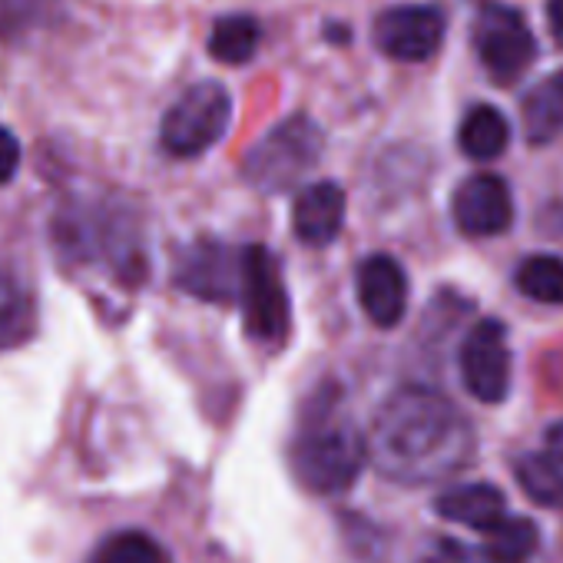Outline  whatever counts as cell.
<instances>
[{"mask_svg":"<svg viewBox=\"0 0 563 563\" xmlns=\"http://www.w3.org/2000/svg\"><path fill=\"white\" fill-rule=\"evenodd\" d=\"M322 130L312 117L296 113L272 126L242 159V176L258 192H286L306 179L322 156Z\"/></svg>","mask_w":563,"mask_h":563,"instance_id":"3957f363","label":"cell"},{"mask_svg":"<svg viewBox=\"0 0 563 563\" xmlns=\"http://www.w3.org/2000/svg\"><path fill=\"white\" fill-rule=\"evenodd\" d=\"M44 0H0V41H18L41 18Z\"/></svg>","mask_w":563,"mask_h":563,"instance_id":"7402d4cb","label":"cell"},{"mask_svg":"<svg viewBox=\"0 0 563 563\" xmlns=\"http://www.w3.org/2000/svg\"><path fill=\"white\" fill-rule=\"evenodd\" d=\"M365 441L372 467L408 487L454 477L477 448L467 415L441 391L421 385L391 391L375 411Z\"/></svg>","mask_w":563,"mask_h":563,"instance_id":"6da1fadb","label":"cell"},{"mask_svg":"<svg viewBox=\"0 0 563 563\" xmlns=\"http://www.w3.org/2000/svg\"><path fill=\"white\" fill-rule=\"evenodd\" d=\"M368 461V441L339 411V395L322 388L302 415L299 434L292 441V471L299 484L312 494L335 497L355 487Z\"/></svg>","mask_w":563,"mask_h":563,"instance_id":"7a4b0ae2","label":"cell"},{"mask_svg":"<svg viewBox=\"0 0 563 563\" xmlns=\"http://www.w3.org/2000/svg\"><path fill=\"white\" fill-rule=\"evenodd\" d=\"M37 329V306L31 292L11 275L8 268H0V352L24 345Z\"/></svg>","mask_w":563,"mask_h":563,"instance_id":"e0dca14e","label":"cell"},{"mask_svg":"<svg viewBox=\"0 0 563 563\" xmlns=\"http://www.w3.org/2000/svg\"><path fill=\"white\" fill-rule=\"evenodd\" d=\"M517 289L543 306H563V258L560 255H527L517 265Z\"/></svg>","mask_w":563,"mask_h":563,"instance_id":"ffe728a7","label":"cell"},{"mask_svg":"<svg viewBox=\"0 0 563 563\" xmlns=\"http://www.w3.org/2000/svg\"><path fill=\"white\" fill-rule=\"evenodd\" d=\"M457 368H461V382L471 398H477L484 405H500L510 391L507 329L497 319H481L461 342Z\"/></svg>","mask_w":563,"mask_h":563,"instance_id":"52a82bcc","label":"cell"},{"mask_svg":"<svg viewBox=\"0 0 563 563\" xmlns=\"http://www.w3.org/2000/svg\"><path fill=\"white\" fill-rule=\"evenodd\" d=\"M444 31L448 21L438 8L405 4V8H388L375 18L372 41L385 57L398 64H424L441 51Z\"/></svg>","mask_w":563,"mask_h":563,"instance_id":"ba28073f","label":"cell"},{"mask_svg":"<svg viewBox=\"0 0 563 563\" xmlns=\"http://www.w3.org/2000/svg\"><path fill=\"white\" fill-rule=\"evenodd\" d=\"M514 477L533 504L550 507V510L563 507V461L553 457L550 451L547 454H533V451L520 454L514 461Z\"/></svg>","mask_w":563,"mask_h":563,"instance_id":"ac0fdd59","label":"cell"},{"mask_svg":"<svg viewBox=\"0 0 563 563\" xmlns=\"http://www.w3.org/2000/svg\"><path fill=\"white\" fill-rule=\"evenodd\" d=\"M18 169H21V143L8 126H0V186L11 183Z\"/></svg>","mask_w":563,"mask_h":563,"instance_id":"603a6c76","label":"cell"},{"mask_svg":"<svg viewBox=\"0 0 563 563\" xmlns=\"http://www.w3.org/2000/svg\"><path fill=\"white\" fill-rule=\"evenodd\" d=\"M355 289H358L362 312L378 329H395L405 319V312H408V275H405L398 258H391L385 252L362 258L358 275H355Z\"/></svg>","mask_w":563,"mask_h":563,"instance_id":"8fae6325","label":"cell"},{"mask_svg":"<svg viewBox=\"0 0 563 563\" xmlns=\"http://www.w3.org/2000/svg\"><path fill=\"white\" fill-rule=\"evenodd\" d=\"M471 44H474L481 67L497 87L517 84L537 60L533 31L514 8H504V4H490L474 18Z\"/></svg>","mask_w":563,"mask_h":563,"instance_id":"8992f818","label":"cell"},{"mask_svg":"<svg viewBox=\"0 0 563 563\" xmlns=\"http://www.w3.org/2000/svg\"><path fill=\"white\" fill-rule=\"evenodd\" d=\"M540 530L527 517H504L500 523L481 530V540L474 547L454 543L457 560L467 563H530L537 553Z\"/></svg>","mask_w":563,"mask_h":563,"instance_id":"4fadbf2b","label":"cell"},{"mask_svg":"<svg viewBox=\"0 0 563 563\" xmlns=\"http://www.w3.org/2000/svg\"><path fill=\"white\" fill-rule=\"evenodd\" d=\"M232 123V97L222 84L202 80L189 87L163 117L159 140L169 156L192 159L212 150Z\"/></svg>","mask_w":563,"mask_h":563,"instance_id":"5b68a950","label":"cell"},{"mask_svg":"<svg viewBox=\"0 0 563 563\" xmlns=\"http://www.w3.org/2000/svg\"><path fill=\"white\" fill-rule=\"evenodd\" d=\"M454 225L471 239H494L514 225V192L497 173L467 176L451 199Z\"/></svg>","mask_w":563,"mask_h":563,"instance_id":"30bf717a","label":"cell"},{"mask_svg":"<svg viewBox=\"0 0 563 563\" xmlns=\"http://www.w3.org/2000/svg\"><path fill=\"white\" fill-rule=\"evenodd\" d=\"M242 322L252 342L265 349H282L292 329L289 289L282 278L278 258L265 245L242 249V286H239Z\"/></svg>","mask_w":563,"mask_h":563,"instance_id":"277c9868","label":"cell"},{"mask_svg":"<svg viewBox=\"0 0 563 563\" xmlns=\"http://www.w3.org/2000/svg\"><path fill=\"white\" fill-rule=\"evenodd\" d=\"M345 206L349 199L339 183L332 179L312 183L292 202V232L312 249L329 245L345 225Z\"/></svg>","mask_w":563,"mask_h":563,"instance_id":"7c38bea8","label":"cell"},{"mask_svg":"<svg viewBox=\"0 0 563 563\" xmlns=\"http://www.w3.org/2000/svg\"><path fill=\"white\" fill-rule=\"evenodd\" d=\"M258 44H262V27L249 14L219 18L212 24V31H209V54H212V60L229 64V67L249 64L255 57Z\"/></svg>","mask_w":563,"mask_h":563,"instance_id":"d6986e66","label":"cell"},{"mask_svg":"<svg viewBox=\"0 0 563 563\" xmlns=\"http://www.w3.org/2000/svg\"><path fill=\"white\" fill-rule=\"evenodd\" d=\"M90 563H169L166 550L143 530H120L113 537H107Z\"/></svg>","mask_w":563,"mask_h":563,"instance_id":"44dd1931","label":"cell"},{"mask_svg":"<svg viewBox=\"0 0 563 563\" xmlns=\"http://www.w3.org/2000/svg\"><path fill=\"white\" fill-rule=\"evenodd\" d=\"M523 136L533 146H547L563 133V70L533 87L520 107Z\"/></svg>","mask_w":563,"mask_h":563,"instance_id":"2e32d148","label":"cell"},{"mask_svg":"<svg viewBox=\"0 0 563 563\" xmlns=\"http://www.w3.org/2000/svg\"><path fill=\"white\" fill-rule=\"evenodd\" d=\"M547 444H550V454L563 461V421L547 431Z\"/></svg>","mask_w":563,"mask_h":563,"instance_id":"d4e9b609","label":"cell"},{"mask_svg":"<svg viewBox=\"0 0 563 563\" xmlns=\"http://www.w3.org/2000/svg\"><path fill=\"white\" fill-rule=\"evenodd\" d=\"M176 286L202 302H232L242 286V249L216 239L192 242L176 262Z\"/></svg>","mask_w":563,"mask_h":563,"instance_id":"9c48e42d","label":"cell"},{"mask_svg":"<svg viewBox=\"0 0 563 563\" xmlns=\"http://www.w3.org/2000/svg\"><path fill=\"white\" fill-rule=\"evenodd\" d=\"M434 510L444 520H454L471 530H487L507 517V497L497 484L487 481H471V484H454L434 497Z\"/></svg>","mask_w":563,"mask_h":563,"instance_id":"5bb4252c","label":"cell"},{"mask_svg":"<svg viewBox=\"0 0 563 563\" xmlns=\"http://www.w3.org/2000/svg\"><path fill=\"white\" fill-rule=\"evenodd\" d=\"M457 143L461 153L477 159V163H490L497 156L507 153L510 146V123L507 117L490 107V103H477L464 113L461 126H457Z\"/></svg>","mask_w":563,"mask_h":563,"instance_id":"9a60e30c","label":"cell"},{"mask_svg":"<svg viewBox=\"0 0 563 563\" xmlns=\"http://www.w3.org/2000/svg\"><path fill=\"white\" fill-rule=\"evenodd\" d=\"M547 24L553 41L563 47V0H547Z\"/></svg>","mask_w":563,"mask_h":563,"instance_id":"cb8c5ba5","label":"cell"}]
</instances>
